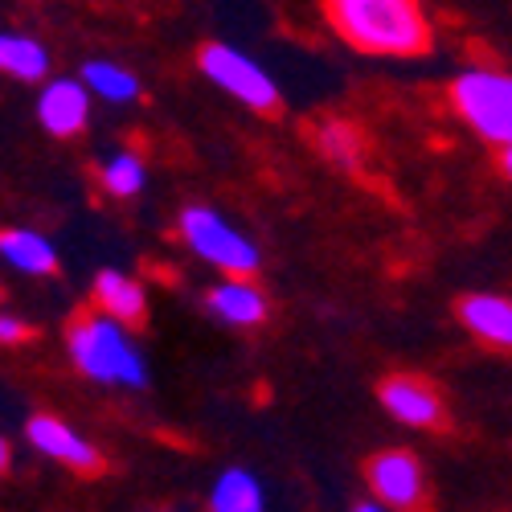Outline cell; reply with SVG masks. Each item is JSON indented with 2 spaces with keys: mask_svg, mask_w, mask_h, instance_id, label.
<instances>
[{
  "mask_svg": "<svg viewBox=\"0 0 512 512\" xmlns=\"http://www.w3.org/2000/svg\"><path fill=\"white\" fill-rule=\"evenodd\" d=\"M377 398H381V406H386L398 422L418 426V431H439V426H447L443 394L426 377H418V373L386 377V381H381V390H377Z\"/></svg>",
  "mask_w": 512,
  "mask_h": 512,
  "instance_id": "cell-7",
  "label": "cell"
},
{
  "mask_svg": "<svg viewBox=\"0 0 512 512\" xmlns=\"http://www.w3.org/2000/svg\"><path fill=\"white\" fill-rule=\"evenodd\" d=\"M181 234L185 242L201 254L205 263L213 267H222L226 275H238V279H250L254 271H259V250H254L250 238H242L238 230H230L222 222V213H213V209H185L181 213Z\"/></svg>",
  "mask_w": 512,
  "mask_h": 512,
  "instance_id": "cell-5",
  "label": "cell"
},
{
  "mask_svg": "<svg viewBox=\"0 0 512 512\" xmlns=\"http://www.w3.org/2000/svg\"><path fill=\"white\" fill-rule=\"evenodd\" d=\"M0 70L21 82H41L50 70V54H46V46H37L33 37L0 33Z\"/></svg>",
  "mask_w": 512,
  "mask_h": 512,
  "instance_id": "cell-14",
  "label": "cell"
},
{
  "mask_svg": "<svg viewBox=\"0 0 512 512\" xmlns=\"http://www.w3.org/2000/svg\"><path fill=\"white\" fill-rule=\"evenodd\" d=\"M66 349H70V361L91 381H107V386L111 381H119V386H144L148 381V369H144L140 353L132 349L123 324L115 316H107L103 308L70 316Z\"/></svg>",
  "mask_w": 512,
  "mask_h": 512,
  "instance_id": "cell-2",
  "label": "cell"
},
{
  "mask_svg": "<svg viewBox=\"0 0 512 512\" xmlns=\"http://www.w3.org/2000/svg\"><path fill=\"white\" fill-rule=\"evenodd\" d=\"M197 66H201L205 78H213L242 107L259 111V115H279L283 99L275 91V82L263 74V66H254L246 54L222 46V41H205V46L197 50Z\"/></svg>",
  "mask_w": 512,
  "mask_h": 512,
  "instance_id": "cell-4",
  "label": "cell"
},
{
  "mask_svg": "<svg viewBox=\"0 0 512 512\" xmlns=\"http://www.w3.org/2000/svg\"><path fill=\"white\" fill-rule=\"evenodd\" d=\"M25 435L41 455L66 463L70 472H78V476H103L107 472V459L99 455V447L87 443L82 435H74L70 426L62 418H54V414H33L25 422Z\"/></svg>",
  "mask_w": 512,
  "mask_h": 512,
  "instance_id": "cell-8",
  "label": "cell"
},
{
  "mask_svg": "<svg viewBox=\"0 0 512 512\" xmlns=\"http://www.w3.org/2000/svg\"><path fill=\"white\" fill-rule=\"evenodd\" d=\"M365 480L373 488V496L398 508V512H418L426 504V476H422V463L410 451H377L365 459Z\"/></svg>",
  "mask_w": 512,
  "mask_h": 512,
  "instance_id": "cell-6",
  "label": "cell"
},
{
  "mask_svg": "<svg viewBox=\"0 0 512 512\" xmlns=\"http://www.w3.org/2000/svg\"><path fill=\"white\" fill-rule=\"evenodd\" d=\"M29 336H33L29 324H21L17 316H5V312H0V345H25Z\"/></svg>",
  "mask_w": 512,
  "mask_h": 512,
  "instance_id": "cell-19",
  "label": "cell"
},
{
  "mask_svg": "<svg viewBox=\"0 0 512 512\" xmlns=\"http://www.w3.org/2000/svg\"><path fill=\"white\" fill-rule=\"evenodd\" d=\"M353 512H386V504H381V500L373 496V500H361V504H357Z\"/></svg>",
  "mask_w": 512,
  "mask_h": 512,
  "instance_id": "cell-21",
  "label": "cell"
},
{
  "mask_svg": "<svg viewBox=\"0 0 512 512\" xmlns=\"http://www.w3.org/2000/svg\"><path fill=\"white\" fill-rule=\"evenodd\" d=\"M500 173L512 181V144H504V148H500Z\"/></svg>",
  "mask_w": 512,
  "mask_h": 512,
  "instance_id": "cell-20",
  "label": "cell"
},
{
  "mask_svg": "<svg viewBox=\"0 0 512 512\" xmlns=\"http://www.w3.org/2000/svg\"><path fill=\"white\" fill-rule=\"evenodd\" d=\"M451 107L472 132L496 148L512 144V74L496 66H472L451 82Z\"/></svg>",
  "mask_w": 512,
  "mask_h": 512,
  "instance_id": "cell-3",
  "label": "cell"
},
{
  "mask_svg": "<svg viewBox=\"0 0 512 512\" xmlns=\"http://www.w3.org/2000/svg\"><path fill=\"white\" fill-rule=\"evenodd\" d=\"M0 254H5L13 267H21L25 275H54L58 271L54 246L29 230H0Z\"/></svg>",
  "mask_w": 512,
  "mask_h": 512,
  "instance_id": "cell-13",
  "label": "cell"
},
{
  "mask_svg": "<svg viewBox=\"0 0 512 512\" xmlns=\"http://www.w3.org/2000/svg\"><path fill=\"white\" fill-rule=\"evenodd\" d=\"M87 111H91L87 87H78V82H70V78L50 82L46 95H41V103H37L41 127H46L50 136H58V140L78 136L82 127H87Z\"/></svg>",
  "mask_w": 512,
  "mask_h": 512,
  "instance_id": "cell-10",
  "label": "cell"
},
{
  "mask_svg": "<svg viewBox=\"0 0 512 512\" xmlns=\"http://www.w3.org/2000/svg\"><path fill=\"white\" fill-rule=\"evenodd\" d=\"M95 304L107 316H115L119 324H144L148 320L144 287L136 279H127L123 271H99L95 275Z\"/></svg>",
  "mask_w": 512,
  "mask_h": 512,
  "instance_id": "cell-11",
  "label": "cell"
},
{
  "mask_svg": "<svg viewBox=\"0 0 512 512\" xmlns=\"http://www.w3.org/2000/svg\"><path fill=\"white\" fill-rule=\"evenodd\" d=\"M5 472H9V443L0 439V476H5Z\"/></svg>",
  "mask_w": 512,
  "mask_h": 512,
  "instance_id": "cell-22",
  "label": "cell"
},
{
  "mask_svg": "<svg viewBox=\"0 0 512 512\" xmlns=\"http://www.w3.org/2000/svg\"><path fill=\"white\" fill-rule=\"evenodd\" d=\"M0 300H5V291H0Z\"/></svg>",
  "mask_w": 512,
  "mask_h": 512,
  "instance_id": "cell-23",
  "label": "cell"
},
{
  "mask_svg": "<svg viewBox=\"0 0 512 512\" xmlns=\"http://www.w3.org/2000/svg\"><path fill=\"white\" fill-rule=\"evenodd\" d=\"M99 181H103V189L111 197H136L144 189V164H140V156L123 152V156H115V160L103 164Z\"/></svg>",
  "mask_w": 512,
  "mask_h": 512,
  "instance_id": "cell-18",
  "label": "cell"
},
{
  "mask_svg": "<svg viewBox=\"0 0 512 512\" xmlns=\"http://www.w3.org/2000/svg\"><path fill=\"white\" fill-rule=\"evenodd\" d=\"M316 144L336 164H357V156H361V132H357L353 123H345V119L324 123L320 132H316Z\"/></svg>",
  "mask_w": 512,
  "mask_h": 512,
  "instance_id": "cell-17",
  "label": "cell"
},
{
  "mask_svg": "<svg viewBox=\"0 0 512 512\" xmlns=\"http://www.w3.org/2000/svg\"><path fill=\"white\" fill-rule=\"evenodd\" d=\"M205 304L230 324H263L267 320V295L254 283L238 279V275L230 283H222V287H213L205 295Z\"/></svg>",
  "mask_w": 512,
  "mask_h": 512,
  "instance_id": "cell-12",
  "label": "cell"
},
{
  "mask_svg": "<svg viewBox=\"0 0 512 512\" xmlns=\"http://www.w3.org/2000/svg\"><path fill=\"white\" fill-rule=\"evenodd\" d=\"M82 78H87V87H91V91H99V95L111 99V103H127V99H136V95H140L136 74H127L123 66H111V62H87Z\"/></svg>",
  "mask_w": 512,
  "mask_h": 512,
  "instance_id": "cell-16",
  "label": "cell"
},
{
  "mask_svg": "<svg viewBox=\"0 0 512 512\" xmlns=\"http://www.w3.org/2000/svg\"><path fill=\"white\" fill-rule=\"evenodd\" d=\"M209 508L213 512H263V488L250 472L230 467V472L218 480V488H213Z\"/></svg>",
  "mask_w": 512,
  "mask_h": 512,
  "instance_id": "cell-15",
  "label": "cell"
},
{
  "mask_svg": "<svg viewBox=\"0 0 512 512\" xmlns=\"http://www.w3.org/2000/svg\"><path fill=\"white\" fill-rule=\"evenodd\" d=\"M455 316L484 345L512 353V300H504V295H463L455 304Z\"/></svg>",
  "mask_w": 512,
  "mask_h": 512,
  "instance_id": "cell-9",
  "label": "cell"
},
{
  "mask_svg": "<svg viewBox=\"0 0 512 512\" xmlns=\"http://www.w3.org/2000/svg\"><path fill=\"white\" fill-rule=\"evenodd\" d=\"M324 17L361 54L418 58L431 46V21L418 0H324Z\"/></svg>",
  "mask_w": 512,
  "mask_h": 512,
  "instance_id": "cell-1",
  "label": "cell"
}]
</instances>
